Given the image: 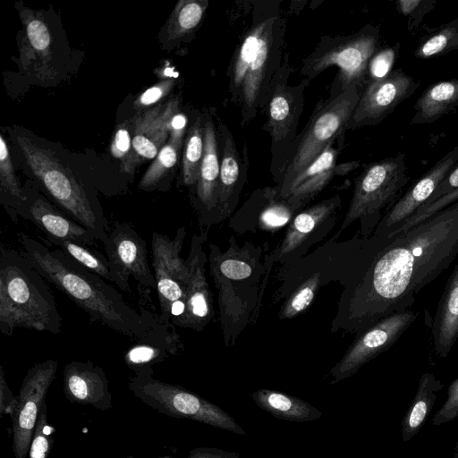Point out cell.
Segmentation results:
<instances>
[{"label": "cell", "instance_id": "e0dca14e", "mask_svg": "<svg viewBox=\"0 0 458 458\" xmlns=\"http://www.w3.org/2000/svg\"><path fill=\"white\" fill-rule=\"evenodd\" d=\"M215 113L208 111L204 120V154L200 164L198 182L195 186L193 205L198 212L200 233L219 223L218 189L220 154L215 122Z\"/></svg>", "mask_w": 458, "mask_h": 458}, {"label": "cell", "instance_id": "8992f818", "mask_svg": "<svg viewBox=\"0 0 458 458\" xmlns=\"http://www.w3.org/2000/svg\"><path fill=\"white\" fill-rule=\"evenodd\" d=\"M17 142L32 174L56 207L104 243L108 236V222L94 196L51 150L24 135L18 136Z\"/></svg>", "mask_w": 458, "mask_h": 458}, {"label": "cell", "instance_id": "d6a6232c", "mask_svg": "<svg viewBox=\"0 0 458 458\" xmlns=\"http://www.w3.org/2000/svg\"><path fill=\"white\" fill-rule=\"evenodd\" d=\"M327 283L328 281L322 270L314 271L287 296L278 317L281 319H292L303 313L311 305L320 287Z\"/></svg>", "mask_w": 458, "mask_h": 458}, {"label": "cell", "instance_id": "484cf974", "mask_svg": "<svg viewBox=\"0 0 458 458\" xmlns=\"http://www.w3.org/2000/svg\"><path fill=\"white\" fill-rule=\"evenodd\" d=\"M437 356H448L458 340V265L447 280L431 324Z\"/></svg>", "mask_w": 458, "mask_h": 458}, {"label": "cell", "instance_id": "ffe728a7", "mask_svg": "<svg viewBox=\"0 0 458 458\" xmlns=\"http://www.w3.org/2000/svg\"><path fill=\"white\" fill-rule=\"evenodd\" d=\"M208 233L193 234L186 263L189 279L186 289L185 311L181 327L202 331L215 315L213 295L206 276L207 255L203 243Z\"/></svg>", "mask_w": 458, "mask_h": 458}, {"label": "cell", "instance_id": "4316f807", "mask_svg": "<svg viewBox=\"0 0 458 458\" xmlns=\"http://www.w3.org/2000/svg\"><path fill=\"white\" fill-rule=\"evenodd\" d=\"M174 327L156 318L148 331L126 352V363L144 369L146 365L162 360L167 353L176 352L182 344Z\"/></svg>", "mask_w": 458, "mask_h": 458}, {"label": "cell", "instance_id": "f6af8a7d", "mask_svg": "<svg viewBox=\"0 0 458 458\" xmlns=\"http://www.w3.org/2000/svg\"><path fill=\"white\" fill-rule=\"evenodd\" d=\"M187 117L181 112H176L169 122V138L183 140V137L186 134L187 128Z\"/></svg>", "mask_w": 458, "mask_h": 458}, {"label": "cell", "instance_id": "ee69618b", "mask_svg": "<svg viewBox=\"0 0 458 458\" xmlns=\"http://www.w3.org/2000/svg\"><path fill=\"white\" fill-rule=\"evenodd\" d=\"M458 190V165H456L437 187L429 199L420 207H427L442 197Z\"/></svg>", "mask_w": 458, "mask_h": 458}, {"label": "cell", "instance_id": "cb8c5ba5", "mask_svg": "<svg viewBox=\"0 0 458 458\" xmlns=\"http://www.w3.org/2000/svg\"><path fill=\"white\" fill-rule=\"evenodd\" d=\"M25 37L21 42V61L24 70L32 69L40 80L53 79L55 70L51 65L52 36L43 16L24 9L20 12Z\"/></svg>", "mask_w": 458, "mask_h": 458}, {"label": "cell", "instance_id": "4dcf8cb0", "mask_svg": "<svg viewBox=\"0 0 458 458\" xmlns=\"http://www.w3.org/2000/svg\"><path fill=\"white\" fill-rule=\"evenodd\" d=\"M208 6V0L178 1L163 28V41L173 43L192 34L201 23Z\"/></svg>", "mask_w": 458, "mask_h": 458}, {"label": "cell", "instance_id": "5bb4252c", "mask_svg": "<svg viewBox=\"0 0 458 458\" xmlns=\"http://www.w3.org/2000/svg\"><path fill=\"white\" fill-rule=\"evenodd\" d=\"M57 367L56 360H45L30 368L23 379L11 414L15 458L27 457L40 410Z\"/></svg>", "mask_w": 458, "mask_h": 458}, {"label": "cell", "instance_id": "d4e9b609", "mask_svg": "<svg viewBox=\"0 0 458 458\" xmlns=\"http://www.w3.org/2000/svg\"><path fill=\"white\" fill-rule=\"evenodd\" d=\"M178 111V100L173 98L132 118V147L140 160L157 156L167 142L169 122Z\"/></svg>", "mask_w": 458, "mask_h": 458}, {"label": "cell", "instance_id": "d6986e66", "mask_svg": "<svg viewBox=\"0 0 458 458\" xmlns=\"http://www.w3.org/2000/svg\"><path fill=\"white\" fill-rule=\"evenodd\" d=\"M457 162L458 145L443 156L402 197L397 199L386 210L372 235L388 236L396 231L429 199Z\"/></svg>", "mask_w": 458, "mask_h": 458}, {"label": "cell", "instance_id": "3957f363", "mask_svg": "<svg viewBox=\"0 0 458 458\" xmlns=\"http://www.w3.org/2000/svg\"><path fill=\"white\" fill-rule=\"evenodd\" d=\"M258 3L252 23L226 72L231 101L240 107L242 128L263 111L271 81L284 55L285 21L280 13V2Z\"/></svg>", "mask_w": 458, "mask_h": 458}, {"label": "cell", "instance_id": "e575fe53", "mask_svg": "<svg viewBox=\"0 0 458 458\" xmlns=\"http://www.w3.org/2000/svg\"><path fill=\"white\" fill-rule=\"evenodd\" d=\"M63 250L69 258L89 271L113 282L109 261L102 253L91 249L89 245L74 242L62 241L53 244Z\"/></svg>", "mask_w": 458, "mask_h": 458}, {"label": "cell", "instance_id": "836d02e7", "mask_svg": "<svg viewBox=\"0 0 458 458\" xmlns=\"http://www.w3.org/2000/svg\"><path fill=\"white\" fill-rule=\"evenodd\" d=\"M458 50V18L424 36L415 49L419 59H430Z\"/></svg>", "mask_w": 458, "mask_h": 458}, {"label": "cell", "instance_id": "7c38bea8", "mask_svg": "<svg viewBox=\"0 0 458 458\" xmlns=\"http://www.w3.org/2000/svg\"><path fill=\"white\" fill-rule=\"evenodd\" d=\"M341 202V197L335 195L300 211L288 225L277 248L266 254L269 267L275 262L283 266L292 264L322 241L337 222Z\"/></svg>", "mask_w": 458, "mask_h": 458}, {"label": "cell", "instance_id": "1f68e13d", "mask_svg": "<svg viewBox=\"0 0 458 458\" xmlns=\"http://www.w3.org/2000/svg\"><path fill=\"white\" fill-rule=\"evenodd\" d=\"M204 154V120L198 114L188 129L182 154V182L189 187L196 186Z\"/></svg>", "mask_w": 458, "mask_h": 458}, {"label": "cell", "instance_id": "7402d4cb", "mask_svg": "<svg viewBox=\"0 0 458 458\" xmlns=\"http://www.w3.org/2000/svg\"><path fill=\"white\" fill-rule=\"evenodd\" d=\"M24 194L25 199L20 204L17 215L31 221L52 244L74 241L91 245L98 241L90 230L71 218L45 197L36 191H24Z\"/></svg>", "mask_w": 458, "mask_h": 458}, {"label": "cell", "instance_id": "ba28073f", "mask_svg": "<svg viewBox=\"0 0 458 458\" xmlns=\"http://www.w3.org/2000/svg\"><path fill=\"white\" fill-rule=\"evenodd\" d=\"M405 155L398 154L367 165L356 177L352 197L336 237L360 221L359 235L369 238L386 210L408 183Z\"/></svg>", "mask_w": 458, "mask_h": 458}, {"label": "cell", "instance_id": "60d3db41", "mask_svg": "<svg viewBox=\"0 0 458 458\" xmlns=\"http://www.w3.org/2000/svg\"><path fill=\"white\" fill-rule=\"evenodd\" d=\"M51 432L47 423L46 405L42 406L32 437L30 458H45L49 448L48 435Z\"/></svg>", "mask_w": 458, "mask_h": 458}, {"label": "cell", "instance_id": "f546056e", "mask_svg": "<svg viewBox=\"0 0 458 458\" xmlns=\"http://www.w3.org/2000/svg\"><path fill=\"white\" fill-rule=\"evenodd\" d=\"M444 387L442 382L431 372L424 373L419 381L415 397L401 421L403 442L411 439L424 426L437 399Z\"/></svg>", "mask_w": 458, "mask_h": 458}, {"label": "cell", "instance_id": "ab89813d", "mask_svg": "<svg viewBox=\"0 0 458 458\" xmlns=\"http://www.w3.org/2000/svg\"><path fill=\"white\" fill-rule=\"evenodd\" d=\"M456 200H458V190L442 197L427 207L419 208L412 216L403 223L396 231L388 236L403 233L416 226Z\"/></svg>", "mask_w": 458, "mask_h": 458}, {"label": "cell", "instance_id": "83f0119b", "mask_svg": "<svg viewBox=\"0 0 458 458\" xmlns=\"http://www.w3.org/2000/svg\"><path fill=\"white\" fill-rule=\"evenodd\" d=\"M64 383L66 394L78 402L93 403L108 394L102 369L90 362L68 363L64 369Z\"/></svg>", "mask_w": 458, "mask_h": 458}, {"label": "cell", "instance_id": "603a6c76", "mask_svg": "<svg viewBox=\"0 0 458 458\" xmlns=\"http://www.w3.org/2000/svg\"><path fill=\"white\" fill-rule=\"evenodd\" d=\"M418 312L408 310L383 318L356 337L340 365L344 372L355 369L389 349L416 320Z\"/></svg>", "mask_w": 458, "mask_h": 458}, {"label": "cell", "instance_id": "7dc6e473", "mask_svg": "<svg viewBox=\"0 0 458 458\" xmlns=\"http://www.w3.org/2000/svg\"><path fill=\"white\" fill-rule=\"evenodd\" d=\"M454 458H458V442H457L456 446H455Z\"/></svg>", "mask_w": 458, "mask_h": 458}, {"label": "cell", "instance_id": "8d00e7d4", "mask_svg": "<svg viewBox=\"0 0 458 458\" xmlns=\"http://www.w3.org/2000/svg\"><path fill=\"white\" fill-rule=\"evenodd\" d=\"M132 119L121 123L116 128L110 145L112 156L121 160L122 172L129 174L134 172L140 163V158L132 147Z\"/></svg>", "mask_w": 458, "mask_h": 458}, {"label": "cell", "instance_id": "8fae6325", "mask_svg": "<svg viewBox=\"0 0 458 458\" xmlns=\"http://www.w3.org/2000/svg\"><path fill=\"white\" fill-rule=\"evenodd\" d=\"M186 236L185 226L174 238L154 232L151 238L152 267L160 306L159 319L166 325L182 326L189 269L181 256Z\"/></svg>", "mask_w": 458, "mask_h": 458}, {"label": "cell", "instance_id": "44dd1931", "mask_svg": "<svg viewBox=\"0 0 458 458\" xmlns=\"http://www.w3.org/2000/svg\"><path fill=\"white\" fill-rule=\"evenodd\" d=\"M344 143V137L333 142L298 176L290 185L285 197L300 208L304 209L308 204L335 176L344 175L358 168L360 161H350L337 164V157Z\"/></svg>", "mask_w": 458, "mask_h": 458}, {"label": "cell", "instance_id": "ac0fdd59", "mask_svg": "<svg viewBox=\"0 0 458 458\" xmlns=\"http://www.w3.org/2000/svg\"><path fill=\"white\" fill-rule=\"evenodd\" d=\"M220 154L218 189L219 223L232 216L247 181L249 158L244 143L240 155L233 135L226 123L215 114Z\"/></svg>", "mask_w": 458, "mask_h": 458}, {"label": "cell", "instance_id": "6da1fadb", "mask_svg": "<svg viewBox=\"0 0 458 458\" xmlns=\"http://www.w3.org/2000/svg\"><path fill=\"white\" fill-rule=\"evenodd\" d=\"M458 255V200L391 236H355L350 273L332 332L356 335L385 317L411 310L416 295Z\"/></svg>", "mask_w": 458, "mask_h": 458}, {"label": "cell", "instance_id": "b9f144b4", "mask_svg": "<svg viewBox=\"0 0 458 458\" xmlns=\"http://www.w3.org/2000/svg\"><path fill=\"white\" fill-rule=\"evenodd\" d=\"M175 79H165L145 90L134 102V108L142 109L165 98L174 89Z\"/></svg>", "mask_w": 458, "mask_h": 458}, {"label": "cell", "instance_id": "9a60e30c", "mask_svg": "<svg viewBox=\"0 0 458 458\" xmlns=\"http://www.w3.org/2000/svg\"><path fill=\"white\" fill-rule=\"evenodd\" d=\"M420 81L397 68L386 78L368 84L348 123L347 130L380 123L419 88Z\"/></svg>", "mask_w": 458, "mask_h": 458}, {"label": "cell", "instance_id": "f1b7e54d", "mask_svg": "<svg viewBox=\"0 0 458 458\" xmlns=\"http://www.w3.org/2000/svg\"><path fill=\"white\" fill-rule=\"evenodd\" d=\"M458 107V80L429 85L414 105L410 124L432 123Z\"/></svg>", "mask_w": 458, "mask_h": 458}, {"label": "cell", "instance_id": "d590c367", "mask_svg": "<svg viewBox=\"0 0 458 458\" xmlns=\"http://www.w3.org/2000/svg\"><path fill=\"white\" fill-rule=\"evenodd\" d=\"M182 146V140L169 138L142 176L139 188L145 191L157 188L176 164Z\"/></svg>", "mask_w": 458, "mask_h": 458}, {"label": "cell", "instance_id": "7bdbcfd3", "mask_svg": "<svg viewBox=\"0 0 458 458\" xmlns=\"http://www.w3.org/2000/svg\"><path fill=\"white\" fill-rule=\"evenodd\" d=\"M458 417V378L449 386L447 399L432 419V424L439 426Z\"/></svg>", "mask_w": 458, "mask_h": 458}, {"label": "cell", "instance_id": "74e56055", "mask_svg": "<svg viewBox=\"0 0 458 458\" xmlns=\"http://www.w3.org/2000/svg\"><path fill=\"white\" fill-rule=\"evenodd\" d=\"M401 44L397 42L392 47H379L371 56L367 70L365 87L389 75L398 57Z\"/></svg>", "mask_w": 458, "mask_h": 458}, {"label": "cell", "instance_id": "52a82bcc", "mask_svg": "<svg viewBox=\"0 0 458 458\" xmlns=\"http://www.w3.org/2000/svg\"><path fill=\"white\" fill-rule=\"evenodd\" d=\"M378 26L367 24L349 35L324 36L314 50L302 61L301 74L309 81L330 66L338 67L333 89L344 91L365 88L368 64L379 48Z\"/></svg>", "mask_w": 458, "mask_h": 458}, {"label": "cell", "instance_id": "9c48e42d", "mask_svg": "<svg viewBox=\"0 0 458 458\" xmlns=\"http://www.w3.org/2000/svg\"><path fill=\"white\" fill-rule=\"evenodd\" d=\"M361 90L350 87L333 89L328 98L318 102L308 123L298 135L294 154L276 185L282 197L298 174L310 165L327 146L344 137L348 123L360 100Z\"/></svg>", "mask_w": 458, "mask_h": 458}, {"label": "cell", "instance_id": "277c9868", "mask_svg": "<svg viewBox=\"0 0 458 458\" xmlns=\"http://www.w3.org/2000/svg\"><path fill=\"white\" fill-rule=\"evenodd\" d=\"M209 250L225 344H233L248 323L258 317L272 267L266 260L265 248L250 242L240 247L231 237L225 252L212 243Z\"/></svg>", "mask_w": 458, "mask_h": 458}, {"label": "cell", "instance_id": "30bf717a", "mask_svg": "<svg viewBox=\"0 0 458 458\" xmlns=\"http://www.w3.org/2000/svg\"><path fill=\"white\" fill-rule=\"evenodd\" d=\"M293 72L289 55L285 53L271 81L267 104L261 112L267 116L263 129L271 138L270 172L276 185L296 149L297 128L304 109V91L310 81L303 79L298 85H289L288 79Z\"/></svg>", "mask_w": 458, "mask_h": 458}, {"label": "cell", "instance_id": "4fadbf2b", "mask_svg": "<svg viewBox=\"0 0 458 458\" xmlns=\"http://www.w3.org/2000/svg\"><path fill=\"white\" fill-rule=\"evenodd\" d=\"M113 282L123 291L131 290L132 276L140 285L157 290L154 274L148 262L146 241L128 223H116L104 242Z\"/></svg>", "mask_w": 458, "mask_h": 458}, {"label": "cell", "instance_id": "7a4b0ae2", "mask_svg": "<svg viewBox=\"0 0 458 458\" xmlns=\"http://www.w3.org/2000/svg\"><path fill=\"white\" fill-rule=\"evenodd\" d=\"M21 253L46 281L89 314L90 319L131 337H142L156 318L139 313L104 278L89 271L60 249L51 250L38 240L18 233Z\"/></svg>", "mask_w": 458, "mask_h": 458}, {"label": "cell", "instance_id": "bcb514c9", "mask_svg": "<svg viewBox=\"0 0 458 458\" xmlns=\"http://www.w3.org/2000/svg\"><path fill=\"white\" fill-rule=\"evenodd\" d=\"M269 404L280 411H288L292 407L291 401L283 394H272L268 397Z\"/></svg>", "mask_w": 458, "mask_h": 458}, {"label": "cell", "instance_id": "f35d334b", "mask_svg": "<svg viewBox=\"0 0 458 458\" xmlns=\"http://www.w3.org/2000/svg\"><path fill=\"white\" fill-rule=\"evenodd\" d=\"M436 0H399L395 2L396 10L407 19V29L415 31L424 17L436 6Z\"/></svg>", "mask_w": 458, "mask_h": 458}, {"label": "cell", "instance_id": "2e32d148", "mask_svg": "<svg viewBox=\"0 0 458 458\" xmlns=\"http://www.w3.org/2000/svg\"><path fill=\"white\" fill-rule=\"evenodd\" d=\"M301 211L280 194L277 186L254 191L241 208L231 217L229 226L244 233L246 231L275 233L288 225Z\"/></svg>", "mask_w": 458, "mask_h": 458}, {"label": "cell", "instance_id": "5b68a950", "mask_svg": "<svg viewBox=\"0 0 458 458\" xmlns=\"http://www.w3.org/2000/svg\"><path fill=\"white\" fill-rule=\"evenodd\" d=\"M61 316L45 278L28 259L0 248V331L12 336L19 327L58 334Z\"/></svg>", "mask_w": 458, "mask_h": 458}]
</instances>
